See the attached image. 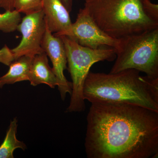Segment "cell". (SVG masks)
Here are the masks:
<instances>
[{
	"mask_svg": "<svg viewBox=\"0 0 158 158\" xmlns=\"http://www.w3.org/2000/svg\"><path fill=\"white\" fill-rule=\"evenodd\" d=\"M87 120L88 158L157 156L158 112L128 104L93 102Z\"/></svg>",
	"mask_w": 158,
	"mask_h": 158,
	"instance_id": "6da1fadb",
	"label": "cell"
},
{
	"mask_svg": "<svg viewBox=\"0 0 158 158\" xmlns=\"http://www.w3.org/2000/svg\"><path fill=\"white\" fill-rule=\"evenodd\" d=\"M83 96L90 103L111 102L140 106L158 112V78L134 69L114 73L90 72Z\"/></svg>",
	"mask_w": 158,
	"mask_h": 158,
	"instance_id": "7a4b0ae2",
	"label": "cell"
},
{
	"mask_svg": "<svg viewBox=\"0 0 158 158\" xmlns=\"http://www.w3.org/2000/svg\"><path fill=\"white\" fill-rule=\"evenodd\" d=\"M84 8L99 27L114 39L158 28V5L150 0H91Z\"/></svg>",
	"mask_w": 158,
	"mask_h": 158,
	"instance_id": "3957f363",
	"label": "cell"
},
{
	"mask_svg": "<svg viewBox=\"0 0 158 158\" xmlns=\"http://www.w3.org/2000/svg\"><path fill=\"white\" fill-rule=\"evenodd\" d=\"M118 40L110 73L134 69L158 78V28Z\"/></svg>",
	"mask_w": 158,
	"mask_h": 158,
	"instance_id": "277c9868",
	"label": "cell"
},
{
	"mask_svg": "<svg viewBox=\"0 0 158 158\" xmlns=\"http://www.w3.org/2000/svg\"><path fill=\"white\" fill-rule=\"evenodd\" d=\"M59 37L65 46L68 70L72 80L70 103L66 112H82L85 109L83 88L90 68L94 63L100 61H113L116 59V50L109 47L89 48L80 45L67 36Z\"/></svg>",
	"mask_w": 158,
	"mask_h": 158,
	"instance_id": "5b68a950",
	"label": "cell"
},
{
	"mask_svg": "<svg viewBox=\"0 0 158 158\" xmlns=\"http://www.w3.org/2000/svg\"><path fill=\"white\" fill-rule=\"evenodd\" d=\"M46 29L42 10L23 18L17 28L22 34L21 40L17 46L11 49L15 60L22 56L34 57L44 52L41 43Z\"/></svg>",
	"mask_w": 158,
	"mask_h": 158,
	"instance_id": "8992f818",
	"label": "cell"
},
{
	"mask_svg": "<svg viewBox=\"0 0 158 158\" xmlns=\"http://www.w3.org/2000/svg\"><path fill=\"white\" fill-rule=\"evenodd\" d=\"M65 36L80 45L92 49L107 47L116 49L118 42V39L110 37L99 27L85 8L80 9L75 22L72 23L70 31Z\"/></svg>",
	"mask_w": 158,
	"mask_h": 158,
	"instance_id": "52a82bcc",
	"label": "cell"
},
{
	"mask_svg": "<svg viewBox=\"0 0 158 158\" xmlns=\"http://www.w3.org/2000/svg\"><path fill=\"white\" fill-rule=\"evenodd\" d=\"M41 48L51 59L52 69L58 81V90L61 99L64 101L67 93L71 94L72 85L64 75V70L67 69V60L63 41L61 37L54 35L47 27Z\"/></svg>",
	"mask_w": 158,
	"mask_h": 158,
	"instance_id": "ba28073f",
	"label": "cell"
},
{
	"mask_svg": "<svg viewBox=\"0 0 158 158\" xmlns=\"http://www.w3.org/2000/svg\"><path fill=\"white\" fill-rule=\"evenodd\" d=\"M42 10L50 32L58 37L67 35L72 23L69 12L59 0H43Z\"/></svg>",
	"mask_w": 158,
	"mask_h": 158,
	"instance_id": "9c48e42d",
	"label": "cell"
},
{
	"mask_svg": "<svg viewBox=\"0 0 158 158\" xmlns=\"http://www.w3.org/2000/svg\"><path fill=\"white\" fill-rule=\"evenodd\" d=\"M28 81L33 86L40 84H45L52 88L58 86L56 77L49 65L48 56L44 52L33 57Z\"/></svg>",
	"mask_w": 158,
	"mask_h": 158,
	"instance_id": "30bf717a",
	"label": "cell"
},
{
	"mask_svg": "<svg viewBox=\"0 0 158 158\" xmlns=\"http://www.w3.org/2000/svg\"><path fill=\"white\" fill-rule=\"evenodd\" d=\"M33 57L22 56L11 62L9 65L8 72L0 77V88H2L5 85L28 81Z\"/></svg>",
	"mask_w": 158,
	"mask_h": 158,
	"instance_id": "8fae6325",
	"label": "cell"
},
{
	"mask_svg": "<svg viewBox=\"0 0 158 158\" xmlns=\"http://www.w3.org/2000/svg\"><path fill=\"white\" fill-rule=\"evenodd\" d=\"M17 123L16 118L10 123L5 140L0 146V158H13V152L15 149L21 148L25 150L27 148L26 144L16 138Z\"/></svg>",
	"mask_w": 158,
	"mask_h": 158,
	"instance_id": "7c38bea8",
	"label": "cell"
},
{
	"mask_svg": "<svg viewBox=\"0 0 158 158\" xmlns=\"http://www.w3.org/2000/svg\"><path fill=\"white\" fill-rule=\"evenodd\" d=\"M21 19L20 13L15 10L0 13V31L5 33L14 32Z\"/></svg>",
	"mask_w": 158,
	"mask_h": 158,
	"instance_id": "4fadbf2b",
	"label": "cell"
},
{
	"mask_svg": "<svg viewBox=\"0 0 158 158\" xmlns=\"http://www.w3.org/2000/svg\"><path fill=\"white\" fill-rule=\"evenodd\" d=\"M43 2V0H14L13 8L27 15L42 10Z\"/></svg>",
	"mask_w": 158,
	"mask_h": 158,
	"instance_id": "5bb4252c",
	"label": "cell"
},
{
	"mask_svg": "<svg viewBox=\"0 0 158 158\" xmlns=\"http://www.w3.org/2000/svg\"><path fill=\"white\" fill-rule=\"evenodd\" d=\"M15 60L11 49L5 45L0 49V63L9 66Z\"/></svg>",
	"mask_w": 158,
	"mask_h": 158,
	"instance_id": "9a60e30c",
	"label": "cell"
},
{
	"mask_svg": "<svg viewBox=\"0 0 158 158\" xmlns=\"http://www.w3.org/2000/svg\"><path fill=\"white\" fill-rule=\"evenodd\" d=\"M13 1L14 0H0V8L6 11H13Z\"/></svg>",
	"mask_w": 158,
	"mask_h": 158,
	"instance_id": "2e32d148",
	"label": "cell"
},
{
	"mask_svg": "<svg viewBox=\"0 0 158 158\" xmlns=\"http://www.w3.org/2000/svg\"><path fill=\"white\" fill-rule=\"evenodd\" d=\"M65 6V8L68 10L69 12L71 11L72 9L73 1L72 0H59Z\"/></svg>",
	"mask_w": 158,
	"mask_h": 158,
	"instance_id": "e0dca14e",
	"label": "cell"
},
{
	"mask_svg": "<svg viewBox=\"0 0 158 158\" xmlns=\"http://www.w3.org/2000/svg\"><path fill=\"white\" fill-rule=\"evenodd\" d=\"M91 0H85V2H90Z\"/></svg>",
	"mask_w": 158,
	"mask_h": 158,
	"instance_id": "ac0fdd59",
	"label": "cell"
}]
</instances>
